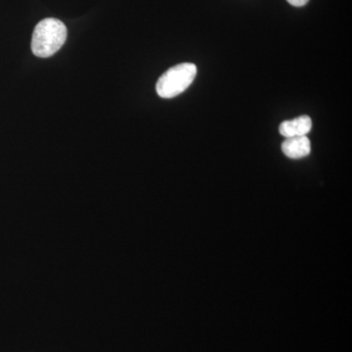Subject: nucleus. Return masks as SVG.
<instances>
[{"instance_id":"obj_2","label":"nucleus","mask_w":352,"mask_h":352,"mask_svg":"<svg viewBox=\"0 0 352 352\" xmlns=\"http://www.w3.org/2000/svg\"><path fill=\"white\" fill-rule=\"evenodd\" d=\"M197 75L196 65L182 63L168 69L157 80V94L164 99L182 94L192 85Z\"/></svg>"},{"instance_id":"obj_3","label":"nucleus","mask_w":352,"mask_h":352,"mask_svg":"<svg viewBox=\"0 0 352 352\" xmlns=\"http://www.w3.org/2000/svg\"><path fill=\"white\" fill-rule=\"evenodd\" d=\"M282 151L289 159H302L311 152V143L307 136L286 138L282 143Z\"/></svg>"},{"instance_id":"obj_5","label":"nucleus","mask_w":352,"mask_h":352,"mask_svg":"<svg viewBox=\"0 0 352 352\" xmlns=\"http://www.w3.org/2000/svg\"><path fill=\"white\" fill-rule=\"evenodd\" d=\"M291 6L296 7L305 6L309 0H287Z\"/></svg>"},{"instance_id":"obj_4","label":"nucleus","mask_w":352,"mask_h":352,"mask_svg":"<svg viewBox=\"0 0 352 352\" xmlns=\"http://www.w3.org/2000/svg\"><path fill=\"white\" fill-rule=\"evenodd\" d=\"M312 129V120L308 116H300L296 119L285 120L280 124L279 131L285 138L307 136Z\"/></svg>"},{"instance_id":"obj_1","label":"nucleus","mask_w":352,"mask_h":352,"mask_svg":"<svg viewBox=\"0 0 352 352\" xmlns=\"http://www.w3.org/2000/svg\"><path fill=\"white\" fill-rule=\"evenodd\" d=\"M66 39L67 28L63 22L54 18L41 21L32 34V53L41 58L52 56L64 45Z\"/></svg>"}]
</instances>
